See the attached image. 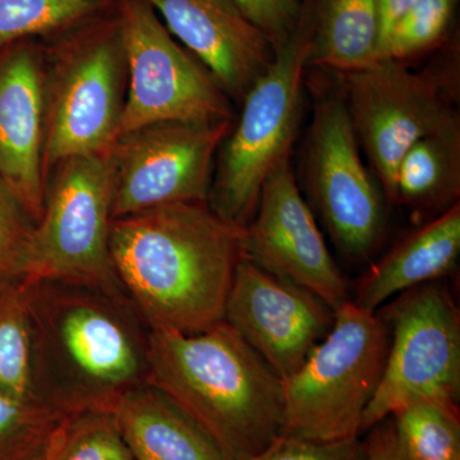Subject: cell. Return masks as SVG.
Here are the masks:
<instances>
[{"mask_svg": "<svg viewBox=\"0 0 460 460\" xmlns=\"http://www.w3.org/2000/svg\"><path fill=\"white\" fill-rule=\"evenodd\" d=\"M243 233L206 202H178L115 217L109 252L148 329L195 334L224 320Z\"/></svg>", "mask_w": 460, "mask_h": 460, "instance_id": "1", "label": "cell"}, {"mask_svg": "<svg viewBox=\"0 0 460 460\" xmlns=\"http://www.w3.org/2000/svg\"><path fill=\"white\" fill-rule=\"evenodd\" d=\"M30 287L36 399L65 414L111 411L145 383L147 332L122 289Z\"/></svg>", "mask_w": 460, "mask_h": 460, "instance_id": "2", "label": "cell"}, {"mask_svg": "<svg viewBox=\"0 0 460 460\" xmlns=\"http://www.w3.org/2000/svg\"><path fill=\"white\" fill-rule=\"evenodd\" d=\"M145 383L187 411L233 460L283 434V383L226 321L184 334L148 329Z\"/></svg>", "mask_w": 460, "mask_h": 460, "instance_id": "3", "label": "cell"}, {"mask_svg": "<svg viewBox=\"0 0 460 460\" xmlns=\"http://www.w3.org/2000/svg\"><path fill=\"white\" fill-rule=\"evenodd\" d=\"M58 38L45 56L47 180L66 159L111 150L126 99V57L117 4Z\"/></svg>", "mask_w": 460, "mask_h": 460, "instance_id": "4", "label": "cell"}, {"mask_svg": "<svg viewBox=\"0 0 460 460\" xmlns=\"http://www.w3.org/2000/svg\"><path fill=\"white\" fill-rule=\"evenodd\" d=\"M313 36L314 0H304L301 23L248 90L238 122L220 145L208 206L234 226L250 223L263 181L281 157L292 154Z\"/></svg>", "mask_w": 460, "mask_h": 460, "instance_id": "5", "label": "cell"}, {"mask_svg": "<svg viewBox=\"0 0 460 460\" xmlns=\"http://www.w3.org/2000/svg\"><path fill=\"white\" fill-rule=\"evenodd\" d=\"M389 344V329L376 313L352 301L335 311L328 335L296 374L281 380V435L314 441L358 438L385 370Z\"/></svg>", "mask_w": 460, "mask_h": 460, "instance_id": "6", "label": "cell"}, {"mask_svg": "<svg viewBox=\"0 0 460 460\" xmlns=\"http://www.w3.org/2000/svg\"><path fill=\"white\" fill-rule=\"evenodd\" d=\"M50 177L18 278L27 286L66 283L122 289L109 252L113 174L108 153L66 159Z\"/></svg>", "mask_w": 460, "mask_h": 460, "instance_id": "7", "label": "cell"}, {"mask_svg": "<svg viewBox=\"0 0 460 460\" xmlns=\"http://www.w3.org/2000/svg\"><path fill=\"white\" fill-rule=\"evenodd\" d=\"M127 91L118 137L148 124L233 120L213 75L168 31L145 0H118Z\"/></svg>", "mask_w": 460, "mask_h": 460, "instance_id": "8", "label": "cell"}, {"mask_svg": "<svg viewBox=\"0 0 460 460\" xmlns=\"http://www.w3.org/2000/svg\"><path fill=\"white\" fill-rule=\"evenodd\" d=\"M339 78L357 140L390 201L405 151L460 122L449 77L435 68L411 71L404 62L384 58Z\"/></svg>", "mask_w": 460, "mask_h": 460, "instance_id": "9", "label": "cell"}, {"mask_svg": "<svg viewBox=\"0 0 460 460\" xmlns=\"http://www.w3.org/2000/svg\"><path fill=\"white\" fill-rule=\"evenodd\" d=\"M377 314L389 329V352L361 434L411 402L460 394V317L447 288H411Z\"/></svg>", "mask_w": 460, "mask_h": 460, "instance_id": "10", "label": "cell"}, {"mask_svg": "<svg viewBox=\"0 0 460 460\" xmlns=\"http://www.w3.org/2000/svg\"><path fill=\"white\" fill-rule=\"evenodd\" d=\"M305 181L335 244L349 259L376 247L385 222L384 193L363 163L341 86L314 87Z\"/></svg>", "mask_w": 460, "mask_h": 460, "instance_id": "11", "label": "cell"}, {"mask_svg": "<svg viewBox=\"0 0 460 460\" xmlns=\"http://www.w3.org/2000/svg\"><path fill=\"white\" fill-rule=\"evenodd\" d=\"M233 123L169 120L118 137L108 151L113 219L178 202L208 204L214 162Z\"/></svg>", "mask_w": 460, "mask_h": 460, "instance_id": "12", "label": "cell"}, {"mask_svg": "<svg viewBox=\"0 0 460 460\" xmlns=\"http://www.w3.org/2000/svg\"><path fill=\"white\" fill-rule=\"evenodd\" d=\"M290 157H281L263 181L255 215L244 226V257L335 313L350 302L349 290L302 198Z\"/></svg>", "mask_w": 460, "mask_h": 460, "instance_id": "13", "label": "cell"}, {"mask_svg": "<svg viewBox=\"0 0 460 460\" xmlns=\"http://www.w3.org/2000/svg\"><path fill=\"white\" fill-rule=\"evenodd\" d=\"M224 321L286 380L328 335L334 311L304 288L269 274L243 257L230 288Z\"/></svg>", "mask_w": 460, "mask_h": 460, "instance_id": "14", "label": "cell"}, {"mask_svg": "<svg viewBox=\"0 0 460 460\" xmlns=\"http://www.w3.org/2000/svg\"><path fill=\"white\" fill-rule=\"evenodd\" d=\"M45 53L35 42L0 51V180L33 223L44 208Z\"/></svg>", "mask_w": 460, "mask_h": 460, "instance_id": "15", "label": "cell"}, {"mask_svg": "<svg viewBox=\"0 0 460 460\" xmlns=\"http://www.w3.org/2000/svg\"><path fill=\"white\" fill-rule=\"evenodd\" d=\"M168 31L198 58L230 100L242 102L275 49L228 0H145Z\"/></svg>", "mask_w": 460, "mask_h": 460, "instance_id": "16", "label": "cell"}, {"mask_svg": "<svg viewBox=\"0 0 460 460\" xmlns=\"http://www.w3.org/2000/svg\"><path fill=\"white\" fill-rule=\"evenodd\" d=\"M136 460H233L186 411L144 383L111 408Z\"/></svg>", "mask_w": 460, "mask_h": 460, "instance_id": "17", "label": "cell"}, {"mask_svg": "<svg viewBox=\"0 0 460 460\" xmlns=\"http://www.w3.org/2000/svg\"><path fill=\"white\" fill-rule=\"evenodd\" d=\"M460 253L459 202L414 230L366 272L354 305L368 313L411 288L431 283L452 270Z\"/></svg>", "mask_w": 460, "mask_h": 460, "instance_id": "18", "label": "cell"}, {"mask_svg": "<svg viewBox=\"0 0 460 460\" xmlns=\"http://www.w3.org/2000/svg\"><path fill=\"white\" fill-rule=\"evenodd\" d=\"M460 122L420 138L396 169L392 204L413 213H443L459 202Z\"/></svg>", "mask_w": 460, "mask_h": 460, "instance_id": "19", "label": "cell"}, {"mask_svg": "<svg viewBox=\"0 0 460 460\" xmlns=\"http://www.w3.org/2000/svg\"><path fill=\"white\" fill-rule=\"evenodd\" d=\"M377 0H314L308 66L347 74L374 65L378 56Z\"/></svg>", "mask_w": 460, "mask_h": 460, "instance_id": "20", "label": "cell"}, {"mask_svg": "<svg viewBox=\"0 0 460 460\" xmlns=\"http://www.w3.org/2000/svg\"><path fill=\"white\" fill-rule=\"evenodd\" d=\"M0 390L23 401L39 402L33 378L30 287L20 278L0 280Z\"/></svg>", "mask_w": 460, "mask_h": 460, "instance_id": "21", "label": "cell"}, {"mask_svg": "<svg viewBox=\"0 0 460 460\" xmlns=\"http://www.w3.org/2000/svg\"><path fill=\"white\" fill-rule=\"evenodd\" d=\"M118 0H0V51L32 38L63 35L107 13Z\"/></svg>", "mask_w": 460, "mask_h": 460, "instance_id": "22", "label": "cell"}, {"mask_svg": "<svg viewBox=\"0 0 460 460\" xmlns=\"http://www.w3.org/2000/svg\"><path fill=\"white\" fill-rule=\"evenodd\" d=\"M408 460H460L458 402L425 399L390 416Z\"/></svg>", "mask_w": 460, "mask_h": 460, "instance_id": "23", "label": "cell"}, {"mask_svg": "<svg viewBox=\"0 0 460 460\" xmlns=\"http://www.w3.org/2000/svg\"><path fill=\"white\" fill-rule=\"evenodd\" d=\"M66 417L0 390V460H50Z\"/></svg>", "mask_w": 460, "mask_h": 460, "instance_id": "24", "label": "cell"}, {"mask_svg": "<svg viewBox=\"0 0 460 460\" xmlns=\"http://www.w3.org/2000/svg\"><path fill=\"white\" fill-rule=\"evenodd\" d=\"M50 460H136L111 411H90L63 420Z\"/></svg>", "mask_w": 460, "mask_h": 460, "instance_id": "25", "label": "cell"}, {"mask_svg": "<svg viewBox=\"0 0 460 460\" xmlns=\"http://www.w3.org/2000/svg\"><path fill=\"white\" fill-rule=\"evenodd\" d=\"M458 0H419L396 23L386 42L384 58L405 62L435 49L444 40Z\"/></svg>", "mask_w": 460, "mask_h": 460, "instance_id": "26", "label": "cell"}, {"mask_svg": "<svg viewBox=\"0 0 460 460\" xmlns=\"http://www.w3.org/2000/svg\"><path fill=\"white\" fill-rule=\"evenodd\" d=\"M33 226L14 193L0 180V280L20 277Z\"/></svg>", "mask_w": 460, "mask_h": 460, "instance_id": "27", "label": "cell"}, {"mask_svg": "<svg viewBox=\"0 0 460 460\" xmlns=\"http://www.w3.org/2000/svg\"><path fill=\"white\" fill-rule=\"evenodd\" d=\"M251 25L260 30L277 50L289 40L304 14L301 0H228Z\"/></svg>", "mask_w": 460, "mask_h": 460, "instance_id": "28", "label": "cell"}, {"mask_svg": "<svg viewBox=\"0 0 460 460\" xmlns=\"http://www.w3.org/2000/svg\"><path fill=\"white\" fill-rule=\"evenodd\" d=\"M365 445L358 438L314 441L280 435L263 452L247 460H365Z\"/></svg>", "mask_w": 460, "mask_h": 460, "instance_id": "29", "label": "cell"}, {"mask_svg": "<svg viewBox=\"0 0 460 460\" xmlns=\"http://www.w3.org/2000/svg\"><path fill=\"white\" fill-rule=\"evenodd\" d=\"M367 432V438L363 440L365 460H408L402 453L394 423L390 417L381 420Z\"/></svg>", "mask_w": 460, "mask_h": 460, "instance_id": "30", "label": "cell"}, {"mask_svg": "<svg viewBox=\"0 0 460 460\" xmlns=\"http://www.w3.org/2000/svg\"><path fill=\"white\" fill-rule=\"evenodd\" d=\"M419 0H377L378 23H380V39H378V56L383 59L386 42L390 33L402 16L413 7Z\"/></svg>", "mask_w": 460, "mask_h": 460, "instance_id": "31", "label": "cell"}]
</instances>
